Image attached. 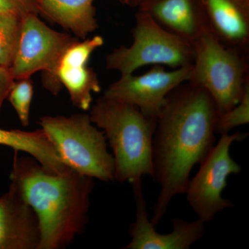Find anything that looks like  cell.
Wrapping results in <instances>:
<instances>
[{
  "instance_id": "cell-12",
  "label": "cell",
  "mask_w": 249,
  "mask_h": 249,
  "mask_svg": "<svg viewBox=\"0 0 249 249\" xmlns=\"http://www.w3.org/2000/svg\"><path fill=\"white\" fill-rule=\"evenodd\" d=\"M39 242L37 216L11 182L0 197V249H37Z\"/></svg>"
},
{
  "instance_id": "cell-14",
  "label": "cell",
  "mask_w": 249,
  "mask_h": 249,
  "mask_svg": "<svg viewBox=\"0 0 249 249\" xmlns=\"http://www.w3.org/2000/svg\"><path fill=\"white\" fill-rule=\"evenodd\" d=\"M211 33L229 48L249 55V0H202Z\"/></svg>"
},
{
  "instance_id": "cell-18",
  "label": "cell",
  "mask_w": 249,
  "mask_h": 249,
  "mask_svg": "<svg viewBox=\"0 0 249 249\" xmlns=\"http://www.w3.org/2000/svg\"><path fill=\"white\" fill-rule=\"evenodd\" d=\"M33 96L34 86L30 78L15 80L8 95L7 98L17 113L19 121L24 127H27L29 124Z\"/></svg>"
},
{
  "instance_id": "cell-7",
  "label": "cell",
  "mask_w": 249,
  "mask_h": 249,
  "mask_svg": "<svg viewBox=\"0 0 249 249\" xmlns=\"http://www.w3.org/2000/svg\"><path fill=\"white\" fill-rule=\"evenodd\" d=\"M248 135L242 132L220 134L219 142L201 162L197 173L190 178L185 193L187 201L198 219L205 224L211 222L224 210L235 206L232 201L222 196L228 178L242 170L231 156L230 149L234 142H243Z\"/></svg>"
},
{
  "instance_id": "cell-16",
  "label": "cell",
  "mask_w": 249,
  "mask_h": 249,
  "mask_svg": "<svg viewBox=\"0 0 249 249\" xmlns=\"http://www.w3.org/2000/svg\"><path fill=\"white\" fill-rule=\"evenodd\" d=\"M0 145L29 154L51 173L65 169V163L42 128L32 132L0 128Z\"/></svg>"
},
{
  "instance_id": "cell-4",
  "label": "cell",
  "mask_w": 249,
  "mask_h": 249,
  "mask_svg": "<svg viewBox=\"0 0 249 249\" xmlns=\"http://www.w3.org/2000/svg\"><path fill=\"white\" fill-rule=\"evenodd\" d=\"M39 124L68 168L93 179L114 181V157L108 152L105 134L89 114L46 116Z\"/></svg>"
},
{
  "instance_id": "cell-17",
  "label": "cell",
  "mask_w": 249,
  "mask_h": 249,
  "mask_svg": "<svg viewBox=\"0 0 249 249\" xmlns=\"http://www.w3.org/2000/svg\"><path fill=\"white\" fill-rule=\"evenodd\" d=\"M21 18L0 13V67L11 68L17 52Z\"/></svg>"
},
{
  "instance_id": "cell-21",
  "label": "cell",
  "mask_w": 249,
  "mask_h": 249,
  "mask_svg": "<svg viewBox=\"0 0 249 249\" xmlns=\"http://www.w3.org/2000/svg\"><path fill=\"white\" fill-rule=\"evenodd\" d=\"M15 80L11 69L0 67V109L4 100L8 97Z\"/></svg>"
},
{
  "instance_id": "cell-13",
  "label": "cell",
  "mask_w": 249,
  "mask_h": 249,
  "mask_svg": "<svg viewBox=\"0 0 249 249\" xmlns=\"http://www.w3.org/2000/svg\"><path fill=\"white\" fill-rule=\"evenodd\" d=\"M137 9L192 45L206 33L211 32L202 0H146Z\"/></svg>"
},
{
  "instance_id": "cell-19",
  "label": "cell",
  "mask_w": 249,
  "mask_h": 249,
  "mask_svg": "<svg viewBox=\"0 0 249 249\" xmlns=\"http://www.w3.org/2000/svg\"><path fill=\"white\" fill-rule=\"evenodd\" d=\"M249 123V88L246 89L240 102L222 114H218L216 133H229L231 129Z\"/></svg>"
},
{
  "instance_id": "cell-5",
  "label": "cell",
  "mask_w": 249,
  "mask_h": 249,
  "mask_svg": "<svg viewBox=\"0 0 249 249\" xmlns=\"http://www.w3.org/2000/svg\"><path fill=\"white\" fill-rule=\"evenodd\" d=\"M195 57L188 82L206 90L218 114L235 106L249 88V55L223 45L207 32L193 44Z\"/></svg>"
},
{
  "instance_id": "cell-1",
  "label": "cell",
  "mask_w": 249,
  "mask_h": 249,
  "mask_svg": "<svg viewBox=\"0 0 249 249\" xmlns=\"http://www.w3.org/2000/svg\"><path fill=\"white\" fill-rule=\"evenodd\" d=\"M218 112L209 93L189 82L168 95L152 140V178L160 186L150 219L155 227L172 199L186 193L191 173L215 145Z\"/></svg>"
},
{
  "instance_id": "cell-22",
  "label": "cell",
  "mask_w": 249,
  "mask_h": 249,
  "mask_svg": "<svg viewBox=\"0 0 249 249\" xmlns=\"http://www.w3.org/2000/svg\"><path fill=\"white\" fill-rule=\"evenodd\" d=\"M146 0H118L119 2L124 6H128V7L133 8V9H139L142 3L145 2Z\"/></svg>"
},
{
  "instance_id": "cell-11",
  "label": "cell",
  "mask_w": 249,
  "mask_h": 249,
  "mask_svg": "<svg viewBox=\"0 0 249 249\" xmlns=\"http://www.w3.org/2000/svg\"><path fill=\"white\" fill-rule=\"evenodd\" d=\"M132 187L136 201V220L129 229L131 241L124 249H188L204 236L205 223L199 219L186 222L179 218H173L171 232H157L149 218L142 183Z\"/></svg>"
},
{
  "instance_id": "cell-15",
  "label": "cell",
  "mask_w": 249,
  "mask_h": 249,
  "mask_svg": "<svg viewBox=\"0 0 249 249\" xmlns=\"http://www.w3.org/2000/svg\"><path fill=\"white\" fill-rule=\"evenodd\" d=\"M94 0H37L39 14L85 40L98 28Z\"/></svg>"
},
{
  "instance_id": "cell-10",
  "label": "cell",
  "mask_w": 249,
  "mask_h": 249,
  "mask_svg": "<svg viewBox=\"0 0 249 249\" xmlns=\"http://www.w3.org/2000/svg\"><path fill=\"white\" fill-rule=\"evenodd\" d=\"M104 45L102 36L76 40L67 48L55 68L54 79L61 89L66 88L72 104L83 111L90 109L93 93L101 91L97 73L88 66L91 55Z\"/></svg>"
},
{
  "instance_id": "cell-3",
  "label": "cell",
  "mask_w": 249,
  "mask_h": 249,
  "mask_svg": "<svg viewBox=\"0 0 249 249\" xmlns=\"http://www.w3.org/2000/svg\"><path fill=\"white\" fill-rule=\"evenodd\" d=\"M90 119L103 131L113 151L114 180L133 185L153 177L152 147L157 119L138 107L102 96L90 111Z\"/></svg>"
},
{
  "instance_id": "cell-9",
  "label": "cell",
  "mask_w": 249,
  "mask_h": 249,
  "mask_svg": "<svg viewBox=\"0 0 249 249\" xmlns=\"http://www.w3.org/2000/svg\"><path fill=\"white\" fill-rule=\"evenodd\" d=\"M192 67L167 71L161 65H154L142 75H121L119 80L108 87L103 96L133 105L142 114L157 119L168 95L189 80Z\"/></svg>"
},
{
  "instance_id": "cell-2",
  "label": "cell",
  "mask_w": 249,
  "mask_h": 249,
  "mask_svg": "<svg viewBox=\"0 0 249 249\" xmlns=\"http://www.w3.org/2000/svg\"><path fill=\"white\" fill-rule=\"evenodd\" d=\"M15 151L11 182L37 216L40 228L37 249L66 247L85 229L93 178L69 168L47 171L35 160Z\"/></svg>"
},
{
  "instance_id": "cell-8",
  "label": "cell",
  "mask_w": 249,
  "mask_h": 249,
  "mask_svg": "<svg viewBox=\"0 0 249 249\" xmlns=\"http://www.w3.org/2000/svg\"><path fill=\"white\" fill-rule=\"evenodd\" d=\"M37 16L29 14L21 19L17 52L10 69L15 80L30 78L42 71L44 86L57 95L60 89L54 79L55 68L65 51L77 40L53 30Z\"/></svg>"
},
{
  "instance_id": "cell-6",
  "label": "cell",
  "mask_w": 249,
  "mask_h": 249,
  "mask_svg": "<svg viewBox=\"0 0 249 249\" xmlns=\"http://www.w3.org/2000/svg\"><path fill=\"white\" fill-rule=\"evenodd\" d=\"M132 34L131 46H121L106 56L107 70L125 75L145 65H164L172 70L193 65V45L165 30L142 10L136 13Z\"/></svg>"
},
{
  "instance_id": "cell-20",
  "label": "cell",
  "mask_w": 249,
  "mask_h": 249,
  "mask_svg": "<svg viewBox=\"0 0 249 249\" xmlns=\"http://www.w3.org/2000/svg\"><path fill=\"white\" fill-rule=\"evenodd\" d=\"M0 13L21 18L29 14H39L37 0H0Z\"/></svg>"
}]
</instances>
